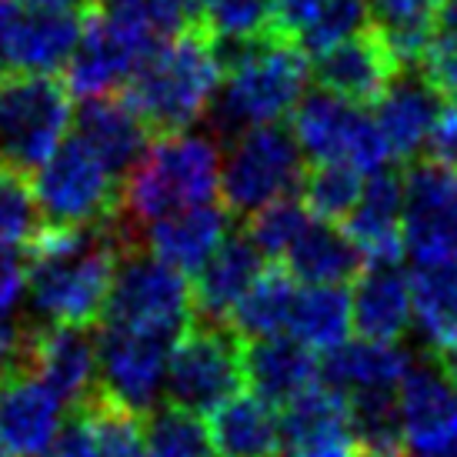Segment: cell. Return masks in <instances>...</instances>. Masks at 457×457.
Segmentation results:
<instances>
[{
	"instance_id": "cell-1",
	"label": "cell",
	"mask_w": 457,
	"mask_h": 457,
	"mask_svg": "<svg viewBox=\"0 0 457 457\" xmlns=\"http://www.w3.org/2000/svg\"><path fill=\"white\" fill-rule=\"evenodd\" d=\"M124 257L117 224L51 228L27 244V301L40 324L90 328L104 318Z\"/></svg>"
},
{
	"instance_id": "cell-2",
	"label": "cell",
	"mask_w": 457,
	"mask_h": 457,
	"mask_svg": "<svg viewBox=\"0 0 457 457\" xmlns=\"http://www.w3.org/2000/svg\"><path fill=\"white\" fill-rule=\"evenodd\" d=\"M224 80V51L204 24L184 27L178 37L154 47L140 64L124 97L161 134H180L194 128L217 104Z\"/></svg>"
},
{
	"instance_id": "cell-3",
	"label": "cell",
	"mask_w": 457,
	"mask_h": 457,
	"mask_svg": "<svg viewBox=\"0 0 457 457\" xmlns=\"http://www.w3.org/2000/svg\"><path fill=\"white\" fill-rule=\"evenodd\" d=\"M224 57V80L217 94L220 128L244 134L254 128H274L291 117L307 97V54L280 34H267L251 44L230 47Z\"/></svg>"
},
{
	"instance_id": "cell-4",
	"label": "cell",
	"mask_w": 457,
	"mask_h": 457,
	"mask_svg": "<svg viewBox=\"0 0 457 457\" xmlns=\"http://www.w3.org/2000/svg\"><path fill=\"white\" fill-rule=\"evenodd\" d=\"M220 167L224 157L211 137L191 130L161 134L124 178V207L147 228L161 217L214 204L220 194Z\"/></svg>"
},
{
	"instance_id": "cell-5",
	"label": "cell",
	"mask_w": 457,
	"mask_h": 457,
	"mask_svg": "<svg viewBox=\"0 0 457 457\" xmlns=\"http://www.w3.org/2000/svg\"><path fill=\"white\" fill-rule=\"evenodd\" d=\"M71 120V90L57 77H0V167L37 174L61 151Z\"/></svg>"
},
{
	"instance_id": "cell-6",
	"label": "cell",
	"mask_w": 457,
	"mask_h": 457,
	"mask_svg": "<svg viewBox=\"0 0 457 457\" xmlns=\"http://www.w3.org/2000/svg\"><path fill=\"white\" fill-rule=\"evenodd\" d=\"M34 194L51 228L111 224L124 207L120 178L77 134L34 174Z\"/></svg>"
},
{
	"instance_id": "cell-7",
	"label": "cell",
	"mask_w": 457,
	"mask_h": 457,
	"mask_svg": "<svg viewBox=\"0 0 457 457\" xmlns=\"http://www.w3.org/2000/svg\"><path fill=\"white\" fill-rule=\"evenodd\" d=\"M247 381L241 337L224 324H191L170 347L167 361V404L211 418L217 407L241 394Z\"/></svg>"
},
{
	"instance_id": "cell-8",
	"label": "cell",
	"mask_w": 457,
	"mask_h": 457,
	"mask_svg": "<svg viewBox=\"0 0 457 457\" xmlns=\"http://www.w3.org/2000/svg\"><path fill=\"white\" fill-rule=\"evenodd\" d=\"M194 314H197V304H194V287L187 284V274L157 261L147 251L144 254L134 251L120 257L101 324L147 330V334L178 341L194 324Z\"/></svg>"
},
{
	"instance_id": "cell-9",
	"label": "cell",
	"mask_w": 457,
	"mask_h": 457,
	"mask_svg": "<svg viewBox=\"0 0 457 457\" xmlns=\"http://www.w3.org/2000/svg\"><path fill=\"white\" fill-rule=\"evenodd\" d=\"M304 184V154L291 130L254 128L234 137L220 167V194L228 211L257 214L287 201Z\"/></svg>"
},
{
	"instance_id": "cell-10",
	"label": "cell",
	"mask_w": 457,
	"mask_h": 457,
	"mask_svg": "<svg viewBox=\"0 0 457 457\" xmlns=\"http://www.w3.org/2000/svg\"><path fill=\"white\" fill-rule=\"evenodd\" d=\"M291 134L304 161H314V167L344 164L370 178L381 174L391 161L374 114H364L361 104L344 101L324 87L297 104L291 114Z\"/></svg>"
},
{
	"instance_id": "cell-11",
	"label": "cell",
	"mask_w": 457,
	"mask_h": 457,
	"mask_svg": "<svg viewBox=\"0 0 457 457\" xmlns=\"http://www.w3.org/2000/svg\"><path fill=\"white\" fill-rule=\"evenodd\" d=\"M170 347L174 341L161 334L101 324V334H97L101 394L140 418L154 414L167 387Z\"/></svg>"
},
{
	"instance_id": "cell-12",
	"label": "cell",
	"mask_w": 457,
	"mask_h": 457,
	"mask_svg": "<svg viewBox=\"0 0 457 457\" xmlns=\"http://www.w3.org/2000/svg\"><path fill=\"white\" fill-rule=\"evenodd\" d=\"M404 237L414 264L457 251V164L428 161L404 180Z\"/></svg>"
},
{
	"instance_id": "cell-13",
	"label": "cell",
	"mask_w": 457,
	"mask_h": 457,
	"mask_svg": "<svg viewBox=\"0 0 457 457\" xmlns=\"http://www.w3.org/2000/svg\"><path fill=\"white\" fill-rule=\"evenodd\" d=\"M151 44L128 34L124 27L111 24L107 17L94 11L84 24V37L77 44L74 57L67 64V90L71 97L97 101V97H114L128 90L140 64L151 57Z\"/></svg>"
},
{
	"instance_id": "cell-14",
	"label": "cell",
	"mask_w": 457,
	"mask_h": 457,
	"mask_svg": "<svg viewBox=\"0 0 457 457\" xmlns=\"http://www.w3.org/2000/svg\"><path fill=\"white\" fill-rule=\"evenodd\" d=\"M24 370L47 384L67 407H84L101 394L97 337L87 328L37 324L27 334Z\"/></svg>"
},
{
	"instance_id": "cell-15",
	"label": "cell",
	"mask_w": 457,
	"mask_h": 457,
	"mask_svg": "<svg viewBox=\"0 0 457 457\" xmlns=\"http://www.w3.org/2000/svg\"><path fill=\"white\" fill-rule=\"evenodd\" d=\"M404 451L418 457L457 454V384L445 368L414 364L397 387Z\"/></svg>"
},
{
	"instance_id": "cell-16",
	"label": "cell",
	"mask_w": 457,
	"mask_h": 457,
	"mask_svg": "<svg viewBox=\"0 0 457 457\" xmlns=\"http://www.w3.org/2000/svg\"><path fill=\"white\" fill-rule=\"evenodd\" d=\"M67 404L30 370L0 381V441L13 457H47L64 431Z\"/></svg>"
},
{
	"instance_id": "cell-17",
	"label": "cell",
	"mask_w": 457,
	"mask_h": 457,
	"mask_svg": "<svg viewBox=\"0 0 457 457\" xmlns=\"http://www.w3.org/2000/svg\"><path fill=\"white\" fill-rule=\"evenodd\" d=\"M284 454L287 457H357L361 437L351 401L320 384L284 407Z\"/></svg>"
},
{
	"instance_id": "cell-18",
	"label": "cell",
	"mask_w": 457,
	"mask_h": 457,
	"mask_svg": "<svg viewBox=\"0 0 457 457\" xmlns=\"http://www.w3.org/2000/svg\"><path fill=\"white\" fill-rule=\"evenodd\" d=\"M344 234L357 247L361 261H368V267L401 264V257L407 254L404 180L387 170L370 174L357 207L344 220Z\"/></svg>"
},
{
	"instance_id": "cell-19",
	"label": "cell",
	"mask_w": 457,
	"mask_h": 457,
	"mask_svg": "<svg viewBox=\"0 0 457 457\" xmlns=\"http://www.w3.org/2000/svg\"><path fill=\"white\" fill-rule=\"evenodd\" d=\"M47 457H147L144 418L97 394L71 414Z\"/></svg>"
},
{
	"instance_id": "cell-20",
	"label": "cell",
	"mask_w": 457,
	"mask_h": 457,
	"mask_svg": "<svg viewBox=\"0 0 457 457\" xmlns=\"http://www.w3.org/2000/svg\"><path fill=\"white\" fill-rule=\"evenodd\" d=\"M441 94L431 80L397 77L374 104V124L381 130L384 147L394 161H411L431 151V137L441 117Z\"/></svg>"
},
{
	"instance_id": "cell-21",
	"label": "cell",
	"mask_w": 457,
	"mask_h": 457,
	"mask_svg": "<svg viewBox=\"0 0 457 457\" xmlns=\"http://www.w3.org/2000/svg\"><path fill=\"white\" fill-rule=\"evenodd\" d=\"M397 57L378 34H357L318 57L320 87L351 104H378L397 80Z\"/></svg>"
},
{
	"instance_id": "cell-22",
	"label": "cell",
	"mask_w": 457,
	"mask_h": 457,
	"mask_svg": "<svg viewBox=\"0 0 457 457\" xmlns=\"http://www.w3.org/2000/svg\"><path fill=\"white\" fill-rule=\"evenodd\" d=\"M228 211L220 204H204L184 214L161 217L144 228V247L157 261L178 267L180 274H197L230 234Z\"/></svg>"
},
{
	"instance_id": "cell-23",
	"label": "cell",
	"mask_w": 457,
	"mask_h": 457,
	"mask_svg": "<svg viewBox=\"0 0 457 457\" xmlns=\"http://www.w3.org/2000/svg\"><path fill=\"white\" fill-rule=\"evenodd\" d=\"M244 364L254 394L274 407H291L294 401H301L304 394L324 384L318 354L294 337L251 341V347L244 351Z\"/></svg>"
},
{
	"instance_id": "cell-24",
	"label": "cell",
	"mask_w": 457,
	"mask_h": 457,
	"mask_svg": "<svg viewBox=\"0 0 457 457\" xmlns=\"http://www.w3.org/2000/svg\"><path fill=\"white\" fill-rule=\"evenodd\" d=\"M74 128L77 137L84 140L117 178H128L151 144L147 140L151 128L144 124V117L130 107L124 94L84 101V107L77 111Z\"/></svg>"
},
{
	"instance_id": "cell-25",
	"label": "cell",
	"mask_w": 457,
	"mask_h": 457,
	"mask_svg": "<svg viewBox=\"0 0 457 457\" xmlns=\"http://www.w3.org/2000/svg\"><path fill=\"white\" fill-rule=\"evenodd\" d=\"M80 37H84L80 13L24 11L7 40L4 67H11V74L54 77L57 71H67Z\"/></svg>"
},
{
	"instance_id": "cell-26",
	"label": "cell",
	"mask_w": 457,
	"mask_h": 457,
	"mask_svg": "<svg viewBox=\"0 0 457 457\" xmlns=\"http://www.w3.org/2000/svg\"><path fill=\"white\" fill-rule=\"evenodd\" d=\"M354 330L370 341L397 344L414 328V284L397 264L368 267L351 291Z\"/></svg>"
},
{
	"instance_id": "cell-27",
	"label": "cell",
	"mask_w": 457,
	"mask_h": 457,
	"mask_svg": "<svg viewBox=\"0 0 457 457\" xmlns=\"http://www.w3.org/2000/svg\"><path fill=\"white\" fill-rule=\"evenodd\" d=\"M368 17V0H278L274 34L320 57L344 40L364 34Z\"/></svg>"
},
{
	"instance_id": "cell-28",
	"label": "cell",
	"mask_w": 457,
	"mask_h": 457,
	"mask_svg": "<svg viewBox=\"0 0 457 457\" xmlns=\"http://www.w3.org/2000/svg\"><path fill=\"white\" fill-rule=\"evenodd\" d=\"M214 457H280L284 454V418L278 407L257 394H237L211 414Z\"/></svg>"
},
{
	"instance_id": "cell-29",
	"label": "cell",
	"mask_w": 457,
	"mask_h": 457,
	"mask_svg": "<svg viewBox=\"0 0 457 457\" xmlns=\"http://www.w3.org/2000/svg\"><path fill=\"white\" fill-rule=\"evenodd\" d=\"M261 261L264 254L251 244V237H228L220 244V251L197 270V284H194L197 314L211 324H228L244 294L251 291V284L264 274Z\"/></svg>"
},
{
	"instance_id": "cell-30",
	"label": "cell",
	"mask_w": 457,
	"mask_h": 457,
	"mask_svg": "<svg viewBox=\"0 0 457 457\" xmlns=\"http://www.w3.org/2000/svg\"><path fill=\"white\" fill-rule=\"evenodd\" d=\"M411 357L387 341H347L334 351L324 368V381L344 397H374V394H397L411 374Z\"/></svg>"
},
{
	"instance_id": "cell-31",
	"label": "cell",
	"mask_w": 457,
	"mask_h": 457,
	"mask_svg": "<svg viewBox=\"0 0 457 457\" xmlns=\"http://www.w3.org/2000/svg\"><path fill=\"white\" fill-rule=\"evenodd\" d=\"M287 274L301 284H320V287H341L361 270V254L344 234V228L328 220H311L304 234L291 244L284 254Z\"/></svg>"
},
{
	"instance_id": "cell-32",
	"label": "cell",
	"mask_w": 457,
	"mask_h": 457,
	"mask_svg": "<svg viewBox=\"0 0 457 457\" xmlns=\"http://www.w3.org/2000/svg\"><path fill=\"white\" fill-rule=\"evenodd\" d=\"M354 330V311L351 294L344 287H320V284H301L294 297L287 337L304 344L314 354H334L351 341Z\"/></svg>"
},
{
	"instance_id": "cell-33",
	"label": "cell",
	"mask_w": 457,
	"mask_h": 457,
	"mask_svg": "<svg viewBox=\"0 0 457 457\" xmlns=\"http://www.w3.org/2000/svg\"><path fill=\"white\" fill-rule=\"evenodd\" d=\"M414 328L434 351L457 347V251L454 254L414 264Z\"/></svg>"
},
{
	"instance_id": "cell-34",
	"label": "cell",
	"mask_w": 457,
	"mask_h": 457,
	"mask_svg": "<svg viewBox=\"0 0 457 457\" xmlns=\"http://www.w3.org/2000/svg\"><path fill=\"white\" fill-rule=\"evenodd\" d=\"M447 0H368L370 21L378 24V37L391 47L397 64L424 61V54L437 37Z\"/></svg>"
},
{
	"instance_id": "cell-35",
	"label": "cell",
	"mask_w": 457,
	"mask_h": 457,
	"mask_svg": "<svg viewBox=\"0 0 457 457\" xmlns=\"http://www.w3.org/2000/svg\"><path fill=\"white\" fill-rule=\"evenodd\" d=\"M301 280H294L287 270H267L251 284L237 311L230 314V330L247 341H267V337H287L294 297Z\"/></svg>"
},
{
	"instance_id": "cell-36",
	"label": "cell",
	"mask_w": 457,
	"mask_h": 457,
	"mask_svg": "<svg viewBox=\"0 0 457 457\" xmlns=\"http://www.w3.org/2000/svg\"><path fill=\"white\" fill-rule=\"evenodd\" d=\"M94 4L101 17L124 27L128 34L151 47L178 37L184 27H191V13L197 11L191 0H94Z\"/></svg>"
},
{
	"instance_id": "cell-37",
	"label": "cell",
	"mask_w": 457,
	"mask_h": 457,
	"mask_svg": "<svg viewBox=\"0 0 457 457\" xmlns=\"http://www.w3.org/2000/svg\"><path fill=\"white\" fill-rule=\"evenodd\" d=\"M147 457H214L211 431L197 414L164 404L147 414Z\"/></svg>"
},
{
	"instance_id": "cell-38",
	"label": "cell",
	"mask_w": 457,
	"mask_h": 457,
	"mask_svg": "<svg viewBox=\"0 0 457 457\" xmlns=\"http://www.w3.org/2000/svg\"><path fill=\"white\" fill-rule=\"evenodd\" d=\"M368 174H361L354 167L344 164H320L304 178V204L307 211L328 220V224H344L351 211L357 207L364 194Z\"/></svg>"
},
{
	"instance_id": "cell-39",
	"label": "cell",
	"mask_w": 457,
	"mask_h": 457,
	"mask_svg": "<svg viewBox=\"0 0 457 457\" xmlns=\"http://www.w3.org/2000/svg\"><path fill=\"white\" fill-rule=\"evenodd\" d=\"M204 27L217 37L220 47L251 44L278 27V0H211Z\"/></svg>"
},
{
	"instance_id": "cell-40",
	"label": "cell",
	"mask_w": 457,
	"mask_h": 457,
	"mask_svg": "<svg viewBox=\"0 0 457 457\" xmlns=\"http://www.w3.org/2000/svg\"><path fill=\"white\" fill-rule=\"evenodd\" d=\"M37 194L27 174L0 167V247L4 251H27V244L44 230Z\"/></svg>"
},
{
	"instance_id": "cell-41",
	"label": "cell",
	"mask_w": 457,
	"mask_h": 457,
	"mask_svg": "<svg viewBox=\"0 0 457 457\" xmlns=\"http://www.w3.org/2000/svg\"><path fill=\"white\" fill-rule=\"evenodd\" d=\"M354 411V428L361 437V451L368 457H397L404 451L397 394H374V397H347Z\"/></svg>"
},
{
	"instance_id": "cell-42",
	"label": "cell",
	"mask_w": 457,
	"mask_h": 457,
	"mask_svg": "<svg viewBox=\"0 0 457 457\" xmlns=\"http://www.w3.org/2000/svg\"><path fill=\"white\" fill-rule=\"evenodd\" d=\"M311 220H314V214L307 211V204L287 197V201H278L264 207V211L251 214L247 237L264 257H280L284 261V254L291 251V244L304 234Z\"/></svg>"
},
{
	"instance_id": "cell-43",
	"label": "cell",
	"mask_w": 457,
	"mask_h": 457,
	"mask_svg": "<svg viewBox=\"0 0 457 457\" xmlns=\"http://www.w3.org/2000/svg\"><path fill=\"white\" fill-rule=\"evenodd\" d=\"M424 71L437 94L457 101V27H445L424 54Z\"/></svg>"
},
{
	"instance_id": "cell-44",
	"label": "cell",
	"mask_w": 457,
	"mask_h": 457,
	"mask_svg": "<svg viewBox=\"0 0 457 457\" xmlns=\"http://www.w3.org/2000/svg\"><path fill=\"white\" fill-rule=\"evenodd\" d=\"M431 154L434 161H451L457 164V101L447 104L441 117H437V128L431 137Z\"/></svg>"
},
{
	"instance_id": "cell-45",
	"label": "cell",
	"mask_w": 457,
	"mask_h": 457,
	"mask_svg": "<svg viewBox=\"0 0 457 457\" xmlns=\"http://www.w3.org/2000/svg\"><path fill=\"white\" fill-rule=\"evenodd\" d=\"M21 4L17 0H0V67H4V54H7V40H11L13 27L21 21Z\"/></svg>"
},
{
	"instance_id": "cell-46",
	"label": "cell",
	"mask_w": 457,
	"mask_h": 457,
	"mask_svg": "<svg viewBox=\"0 0 457 457\" xmlns=\"http://www.w3.org/2000/svg\"><path fill=\"white\" fill-rule=\"evenodd\" d=\"M24 11H61V13H80L87 11L94 0H17Z\"/></svg>"
},
{
	"instance_id": "cell-47",
	"label": "cell",
	"mask_w": 457,
	"mask_h": 457,
	"mask_svg": "<svg viewBox=\"0 0 457 457\" xmlns=\"http://www.w3.org/2000/svg\"><path fill=\"white\" fill-rule=\"evenodd\" d=\"M441 27H457V0H447L441 13Z\"/></svg>"
},
{
	"instance_id": "cell-48",
	"label": "cell",
	"mask_w": 457,
	"mask_h": 457,
	"mask_svg": "<svg viewBox=\"0 0 457 457\" xmlns=\"http://www.w3.org/2000/svg\"><path fill=\"white\" fill-rule=\"evenodd\" d=\"M445 370H447V378L457 384V347H451L445 354Z\"/></svg>"
},
{
	"instance_id": "cell-49",
	"label": "cell",
	"mask_w": 457,
	"mask_h": 457,
	"mask_svg": "<svg viewBox=\"0 0 457 457\" xmlns=\"http://www.w3.org/2000/svg\"><path fill=\"white\" fill-rule=\"evenodd\" d=\"M0 457H13L11 451H7V445H4V441H0Z\"/></svg>"
},
{
	"instance_id": "cell-50",
	"label": "cell",
	"mask_w": 457,
	"mask_h": 457,
	"mask_svg": "<svg viewBox=\"0 0 457 457\" xmlns=\"http://www.w3.org/2000/svg\"><path fill=\"white\" fill-rule=\"evenodd\" d=\"M454 457H457V454H454Z\"/></svg>"
}]
</instances>
